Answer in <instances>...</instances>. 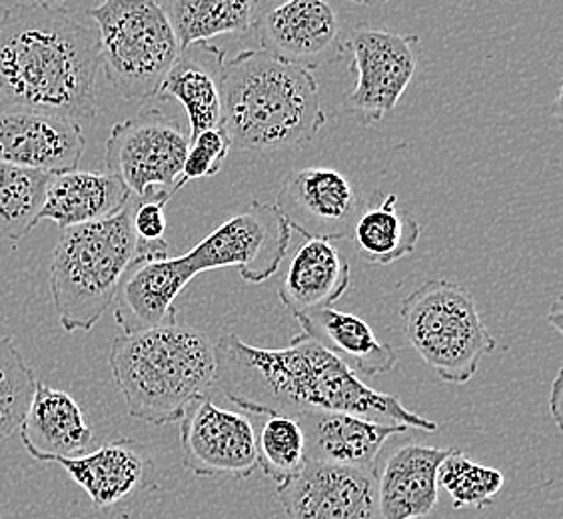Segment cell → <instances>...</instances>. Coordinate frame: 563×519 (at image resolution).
<instances>
[{"mask_svg": "<svg viewBox=\"0 0 563 519\" xmlns=\"http://www.w3.org/2000/svg\"><path fill=\"white\" fill-rule=\"evenodd\" d=\"M350 262L330 240L308 239L296 250L278 288L282 303L298 316L332 308L350 288Z\"/></svg>", "mask_w": 563, "mask_h": 519, "instance_id": "cell-22", "label": "cell"}, {"mask_svg": "<svg viewBox=\"0 0 563 519\" xmlns=\"http://www.w3.org/2000/svg\"><path fill=\"white\" fill-rule=\"evenodd\" d=\"M53 174L0 161V242H19L41 222Z\"/></svg>", "mask_w": 563, "mask_h": 519, "instance_id": "cell-27", "label": "cell"}, {"mask_svg": "<svg viewBox=\"0 0 563 519\" xmlns=\"http://www.w3.org/2000/svg\"><path fill=\"white\" fill-rule=\"evenodd\" d=\"M131 198V190L114 174L76 168L51 178L38 220H53L65 230L114 217Z\"/></svg>", "mask_w": 563, "mask_h": 519, "instance_id": "cell-23", "label": "cell"}, {"mask_svg": "<svg viewBox=\"0 0 563 519\" xmlns=\"http://www.w3.org/2000/svg\"><path fill=\"white\" fill-rule=\"evenodd\" d=\"M352 2H357V4H366V7H372V4H384V2H388V0H352Z\"/></svg>", "mask_w": 563, "mask_h": 519, "instance_id": "cell-36", "label": "cell"}, {"mask_svg": "<svg viewBox=\"0 0 563 519\" xmlns=\"http://www.w3.org/2000/svg\"><path fill=\"white\" fill-rule=\"evenodd\" d=\"M261 0H173L168 11L174 33L185 48L220 34H244L256 26Z\"/></svg>", "mask_w": 563, "mask_h": 519, "instance_id": "cell-26", "label": "cell"}, {"mask_svg": "<svg viewBox=\"0 0 563 519\" xmlns=\"http://www.w3.org/2000/svg\"><path fill=\"white\" fill-rule=\"evenodd\" d=\"M185 465L200 477H250L256 467V432L240 411L224 410L210 398L195 401L180 420Z\"/></svg>", "mask_w": 563, "mask_h": 519, "instance_id": "cell-11", "label": "cell"}, {"mask_svg": "<svg viewBox=\"0 0 563 519\" xmlns=\"http://www.w3.org/2000/svg\"><path fill=\"white\" fill-rule=\"evenodd\" d=\"M190 134L163 110L146 109L117 122L107 141V173L134 198H173L183 186Z\"/></svg>", "mask_w": 563, "mask_h": 519, "instance_id": "cell-8", "label": "cell"}, {"mask_svg": "<svg viewBox=\"0 0 563 519\" xmlns=\"http://www.w3.org/2000/svg\"><path fill=\"white\" fill-rule=\"evenodd\" d=\"M408 342L448 384H467L498 342L462 284L423 281L400 303Z\"/></svg>", "mask_w": 563, "mask_h": 519, "instance_id": "cell-6", "label": "cell"}, {"mask_svg": "<svg viewBox=\"0 0 563 519\" xmlns=\"http://www.w3.org/2000/svg\"><path fill=\"white\" fill-rule=\"evenodd\" d=\"M33 2L34 4H41V7H48V9H60L66 0H33Z\"/></svg>", "mask_w": 563, "mask_h": 519, "instance_id": "cell-35", "label": "cell"}, {"mask_svg": "<svg viewBox=\"0 0 563 519\" xmlns=\"http://www.w3.org/2000/svg\"><path fill=\"white\" fill-rule=\"evenodd\" d=\"M420 234L418 220L410 212L398 210V196L376 190L360 208L350 240L360 258L388 266L412 254Z\"/></svg>", "mask_w": 563, "mask_h": 519, "instance_id": "cell-25", "label": "cell"}, {"mask_svg": "<svg viewBox=\"0 0 563 519\" xmlns=\"http://www.w3.org/2000/svg\"><path fill=\"white\" fill-rule=\"evenodd\" d=\"M19 433L24 450L43 464H51L55 457L87 454L95 440V432L75 398L41 382L36 384L31 408Z\"/></svg>", "mask_w": 563, "mask_h": 519, "instance_id": "cell-20", "label": "cell"}, {"mask_svg": "<svg viewBox=\"0 0 563 519\" xmlns=\"http://www.w3.org/2000/svg\"><path fill=\"white\" fill-rule=\"evenodd\" d=\"M109 366L129 416L152 426L180 422L217 384L212 340L178 322L117 335Z\"/></svg>", "mask_w": 563, "mask_h": 519, "instance_id": "cell-4", "label": "cell"}, {"mask_svg": "<svg viewBox=\"0 0 563 519\" xmlns=\"http://www.w3.org/2000/svg\"><path fill=\"white\" fill-rule=\"evenodd\" d=\"M214 354L218 386L250 413L298 418L312 411H344L420 432L438 430V423L404 408L398 398L366 386L303 332L282 350L250 346L236 334H222Z\"/></svg>", "mask_w": 563, "mask_h": 519, "instance_id": "cell-1", "label": "cell"}, {"mask_svg": "<svg viewBox=\"0 0 563 519\" xmlns=\"http://www.w3.org/2000/svg\"><path fill=\"white\" fill-rule=\"evenodd\" d=\"M312 70L266 51H244L224 63L222 126L232 146L250 152L300 148L324 129Z\"/></svg>", "mask_w": 563, "mask_h": 519, "instance_id": "cell-3", "label": "cell"}, {"mask_svg": "<svg viewBox=\"0 0 563 519\" xmlns=\"http://www.w3.org/2000/svg\"><path fill=\"white\" fill-rule=\"evenodd\" d=\"M303 334L310 335L330 354L344 362L357 376L376 378L396 368L398 356L390 344L379 342L372 325L362 318L334 308L296 318Z\"/></svg>", "mask_w": 563, "mask_h": 519, "instance_id": "cell-24", "label": "cell"}, {"mask_svg": "<svg viewBox=\"0 0 563 519\" xmlns=\"http://www.w3.org/2000/svg\"><path fill=\"white\" fill-rule=\"evenodd\" d=\"M452 448L401 445L378 474L382 519H420L438 504V472Z\"/></svg>", "mask_w": 563, "mask_h": 519, "instance_id": "cell-19", "label": "cell"}, {"mask_svg": "<svg viewBox=\"0 0 563 519\" xmlns=\"http://www.w3.org/2000/svg\"><path fill=\"white\" fill-rule=\"evenodd\" d=\"M85 148V132L75 120L41 110L0 112L2 163L55 176L76 170Z\"/></svg>", "mask_w": 563, "mask_h": 519, "instance_id": "cell-15", "label": "cell"}, {"mask_svg": "<svg viewBox=\"0 0 563 519\" xmlns=\"http://www.w3.org/2000/svg\"><path fill=\"white\" fill-rule=\"evenodd\" d=\"M292 230L276 205L252 200L246 210L228 218L207 239L186 252L196 274L236 268L250 284L271 280L288 254Z\"/></svg>", "mask_w": 563, "mask_h": 519, "instance_id": "cell-9", "label": "cell"}, {"mask_svg": "<svg viewBox=\"0 0 563 519\" xmlns=\"http://www.w3.org/2000/svg\"><path fill=\"white\" fill-rule=\"evenodd\" d=\"M97 26L65 9L12 4L0 16V100L85 122L97 119Z\"/></svg>", "mask_w": 563, "mask_h": 519, "instance_id": "cell-2", "label": "cell"}, {"mask_svg": "<svg viewBox=\"0 0 563 519\" xmlns=\"http://www.w3.org/2000/svg\"><path fill=\"white\" fill-rule=\"evenodd\" d=\"M51 464L63 465L97 509H109L131 498L151 486L154 476V462L146 445L132 438H120L90 454L55 457Z\"/></svg>", "mask_w": 563, "mask_h": 519, "instance_id": "cell-18", "label": "cell"}, {"mask_svg": "<svg viewBox=\"0 0 563 519\" xmlns=\"http://www.w3.org/2000/svg\"><path fill=\"white\" fill-rule=\"evenodd\" d=\"M438 486L444 487L455 509H484L504 487V474L496 467L472 462L464 452L454 450L438 472Z\"/></svg>", "mask_w": 563, "mask_h": 519, "instance_id": "cell-30", "label": "cell"}, {"mask_svg": "<svg viewBox=\"0 0 563 519\" xmlns=\"http://www.w3.org/2000/svg\"><path fill=\"white\" fill-rule=\"evenodd\" d=\"M196 276L185 256L134 260L114 298V320L122 334L176 324L174 302Z\"/></svg>", "mask_w": 563, "mask_h": 519, "instance_id": "cell-16", "label": "cell"}, {"mask_svg": "<svg viewBox=\"0 0 563 519\" xmlns=\"http://www.w3.org/2000/svg\"><path fill=\"white\" fill-rule=\"evenodd\" d=\"M306 440V462L376 470L379 450L410 428L344 413L312 411L296 418Z\"/></svg>", "mask_w": 563, "mask_h": 519, "instance_id": "cell-17", "label": "cell"}, {"mask_svg": "<svg viewBox=\"0 0 563 519\" xmlns=\"http://www.w3.org/2000/svg\"><path fill=\"white\" fill-rule=\"evenodd\" d=\"M550 322H553V325H555V330L558 332H562V300L558 298L555 300V303H553V314L548 318Z\"/></svg>", "mask_w": 563, "mask_h": 519, "instance_id": "cell-34", "label": "cell"}, {"mask_svg": "<svg viewBox=\"0 0 563 519\" xmlns=\"http://www.w3.org/2000/svg\"><path fill=\"white\" fill-rule=\"evenodd\" d=\"M276 492L288 519H382L378 470L306 462Z\"/></svg>", "mask_w": 563, "mask_h": 519, "instance_id": "cell-12", "label": "cell"}, {"mask_svg": "<svg viewBox=\"0 0 563 519\" xmlns=\"http://www.w3.org/2000/svg\"><path fill=\"white\" fill-rule=\"evenodd\" d=\"M344 51L352 55L356 85L346 109L364 124H376L398 107L418 70L422 43L418 34H396L357 24Z\"/></svg>", "mask_w": 563, "mask_h": 519, "instance_id": "cell-10", "label": "cell"}, {"mask_svg": "<svg viewBox=\"0 0 563 519\" xmlns=\"http://www.w3.org/2000/svg\"><path fill=\"white\" fill-rule=\"evenodd\" d=\"M166 205L168 198H134L132 196V230L139 240V256L164 258L168 256L166 234Z\"/></svg>", "mask_w": 563, "mask_h": 519, "instance_id": "cell-31", "label": "cell"}, {"mask_svg": "<svg viewBox=\"0 0 563 519\" xmlns=\"http://www.w3.org/2000/svg\"><path fill=\"white\" fill-rule=\"evenodd\" d=\"M550 406H552L553 420L558 423V428H562V372L558 374V378L553 382Z\"/></svg>", "mask_w": 563, "mask_h": 519, "instance_id": "cell-33", "label": "cell"}, {"mask_svg": "<svg viewBox=\"0 0 563 519\" xmlns=\"http://www.w3.org/2000/svg\"><path fill=\"white\" fill-rule=\"evenodd\" d=\"M256 462L276 487L288 484L306 465V440L296 418L268 416L256 433Z\"/></svg>", "mask_w": 563, "mask_h": 519, "instance_id": "cell-28", "label": "cell"}, {"mask_svg": "<svg viewBox=\"0 0 563 519\" xmlns=\"http://www.w3.org/2000/svg\"><path fill=\"white\" fill-rule=\"evenodd\" d=\"M38 379L11 335H0V444L19 432Z\"/></svg>", "mask_w": 563, "mask_h": 519, "instance_id": "cell-29", "label": "cell"}, {"mask_svg": "<svg viewBox=\"0 0 563 519\" xmlns=\"http://www.w3.org/2000/svg\"><path fill=\"white\" fill-rule=\"evenodd\" d=\"M88 16L97 22L100 68L120 97H158L183 51L168 11L154 0H104Z\"/></svg>", "mask_w": 563, "mask_h": 519, "instance_id": "cell-7", "label": "cell"}, {"mask_svg": "<svg viewBox=\"0 0 563 519\" xmlns=\"http://www.w3.org/2000/svg\"><path fill=\"white\" fill-rule=\"evenodd\" d=\"M136 258L132 198L114 217L60 230L48 284L58 322L68 334L90 332L100 322Z\"/></svg>", "mask_w": 563, "mask_h": 519, "instance_id": "cell-5", "label": "cell"}, {"mask_svg": "<svg viewBox=\"0 0 563 519\" xmlns=\"http://www.w3.org/2000/svg\"><path fill=\"white\" fill-rule=\"evenodd\" d=\"M224 51L210 43L188 44L164 78L158 97L174 98L185 107L190 139L222 126Z\"/></svg>", "mask_w": 563, "mask_h": 519, "instance_id": "cell-21", "label": "cell"}, {"mask_svg": "<svg viewBox=\"0 0 563 519\" xmlns=\"http://www.w3.org/2000/svg\"><path fill=\"white\" fill-rule=\"evenodd\" d=\"M232 141L228 136L224 126L205 130L190 139L188 154H186L185 166H183V176H180V186H185L188 180L196 178H210L217 176L227 161Z\"/></svg>", "mask_w": 563, "mask_h": 519, "instance_id": "cell-32", "label": "cell"}, {"mask_svg": "<svg viewBox=\"0 0 563 519\" xmlns=\"http://www.w3.org/2000/svg\"><path fill=\"white\" fill-rule=\"evenodd\" d=\"M290 230L306 239L350 240L362 202L344 174L325 166L292 173L276 196Z\"/></svg>", "mask_w": 563, "mask_h": 519, "instance_id": "cell-13", "label": "cell"}, {"mask_svg": "<svg viewBox=\"0 0 563 519\" xmlns=\"http://www.w3.org/2000/svg\"><path fill=\"white\" fill-rule=\"evenodd\" d=\"M262 51L314 70L344 53L342 24L325 0H286L256 21Z\"/></svg>", "mask_w": 563, "mask_h": 519, "instance_id": "cell-14", "label": "cell"}]
</instances>
